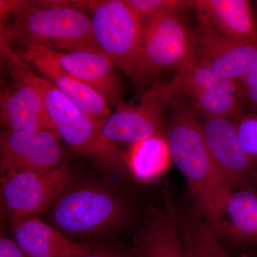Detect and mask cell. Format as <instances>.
Segmentation results:
<instances>
[{
  "label": "cell",
  "mask_w": 257,
  "mask_h": 257,
  "mask_svg": "<svg viewBox=\"0 0 257 257\" xmlns=\"http://www.w3.org/2000/svg\"><path fill=\"white\" fill-rule=\"evenodd\" d=\"M163 92L170 112L167 139L172 161L187 180L197 212L212 224L231 190L213 162L197 109L170 83H165Z\"/></svg>",
  "instance_id": "cell-1"
},
{
  "label": "cell",
  "mask_w": 257,
  "mask_h": 257,
  "mask_svg": "<svg viewBox=\"0 0 257 257\" xmlns=\"http://www.w3.org/2000/svg\"><path fill=\"white\" fill-rule=\"evenodd\" d=\"M84 1H0L1 40L57 52L101 51Z\"/></svg>",
  "instance_id": "cell-2"
},
{
  "label": "cell",
  "mask_w": 257,
  "mask_h": 257,
  "mask_svg": "<svg viewBox=\"0 0 257 257\" xmlns=\"http://www.w3.org/2000/svg\"><path fill=\"white\" fill-rule=\"evenodd\" d=\"M1 55L13 80L28 84L38 93L55 131L74 152L106 167H126V154L118 150L115 145L106 143L101 136L104 120L94 119L84 112L32 69L9 44L1 42Z\"/></svg>",
  "instance_id": "cell-3"
},
{
  "label": "cell",
  "mask_w": 257,
  "mask_h": 257,
  "mask_svg": "<svg viewBox=\"0 0 257 257\" xmlns=\"http://www.w3.org/2000/svg\"><path fill=\"white\" fill-rule=\"evenodd\" d=\"M47 211L52 226L66 236L83 238L119 231L130 216L118 193L94 184L67 187Z\"/></svg>",
  "instance_id": "cell-4"
},
{
  "label": "cell",
  "mask_w": 257,
  "mask_h": 257,
  "mask_svg": "<svg viewBox=\"0 0 257 257\" xmlns=\"http://www.w3.org/2000/svg\"><path fill=\"white\" fill-rule=\"evenodd\" d=\"M96 43L116 68L133 79L143 55L144 25L126 0L88 1Z\"/></svg>",
  "instance_id": "cell-5"
},
{
  "label": "cell",
  "mask_w": 257,
  "mask_h": 257,
  "mask_svg": "<svg viewBox=\"0 0 257 257\" xmlns=\"http://www.w3.org/2000/svg\"><path fill=\"white\" fill-rule=\"evenodd\" d=\"M143 23V60L134 82L139 84L152 82L162 71L177 72L196 60L192 30L184 23L179 13Z\"/></svg>",
  "instance_id": "cell-6"
},
{
  "label": "cell",
  "mask_w": 257,
  "mask_h": 257,
  "mask_svg": "<svg viewBox=\"0 0 257 257\" xmlns=\"http://www.w3.org/2000/svg\"><path fill=\"white\" fill-rule=\"evenodd\" d=\"M71 177L72 171L66 165L47 172L2 176V205L10 223L37 217L48 210L68 187Z\"/></svg>",
  "instance_id": "cell-7"
},
{
  "label": "cell",
  "mask_w": 257,
  "mask_h": 257,
  "mask_svg": "<svg viewBox=\"0 0 257 257\" xmlns=\"http://www.w3.org/2000/svg\"><path fill=\"white\" fill-rule=\"evenodd\" d=\"M170 84L199 114L226 118L244 114L238 81L221 77L197 60L177 71Z\"/></svg>",
  "instance_id": "cell-8"
},
{
  "label": "cell",
  "mask_w": 257,
  "mask_h": 257,
  "mask_svg": "<svg viewBox=\"0 0 257 257\" xmlns=\"http://www.w3.org/2000/svg\"><path fill=\"white\" fill-rule=\"evenodd\" d=\"M199 114L208 150L225 184L231 190L252 187L257 166L240 145L232 120Z\"/></svg>",
  "instance_id": "cell-9"
},
{
  "label": "cell",
  "mask_w": 257,
  "mask_h": 257,
  "mask_svg": "<svg viewBox=\"0 0 257 257\" xmlns=\"http://www.w3.org/2000/svg\"><path fill=\"white\" fill-rule=\"evenodd\" d=\"M167 101L161 83H154L144 94L140 104H125L103 121L101 136L106 143H139L152 137L167 136L164 111Z\"/></svg>",
  "instance_id": "cell-10"
},
{
  "label": "cell",
  "mask_w": 257,
  "mask_h": 257,
  "mask_svg": "<svg viewBox=\"0 0 257 257\" xmlns=\"http://www.w3.org/2000/svg\"><path fill=\"white\" fill-rule=\"evenodd\" d=\"M60 136L53 132L20 133L3 130L0 135V172H44L63 160Z\"/></svg>",
  "instance_id": "cell-11"
},
{
  "label": "cell",
  "mask_w": 257,
  "mask_h": 257,
  "mask_svg": "<svg viewBox=\"0 0 257 257\" xmlns=\"http://www.w3.org/2000/svg\"><path fill=\"white\" fill-rule=\"evenodd\" d=\"M35 46L66 72L95 89L109 106L117 109L126 104L121 76L112 61L102 51L62 52Z\"/></svg>",
  "instance_id": "cell-12"
},
{
  "label": "cell",
  "mask_w": 257,
  "mask_h": 257,
  "mask_svg": "<svg viewBox=\"0 0 257 257\" xmlns=\"http://www.w3.org/2000/svg\"><path fill=\"white\" fill-rule=\"evenodd\" d=\"M192 33L196 60L221 77L239 81L257 66V44L224 36L199 25Z\"/></svg>",
  "instance_id": "cell-13"
},
{
  "label": "cell",
  "mask_w": 257,
  "mask_h": 257,
  "mask_svg": "<svg viewBox=\"0 0 257 257\" xmlns=\"http://www.w3.org/2000/svg\"><path fill=\"white\" fill-rule=\"evenodd\" d=\"M8 43L32 69L68 96L86 114L99 120H104L111 114L109 104L99 92L66 72L35 45Z\"/></svg>",
  "instance_id": "cell-14"
},
{
  "label": "cell",
  "mask_w": 257,
  "mask_h": 257,
  "mask_svg": "<svg viewBox=\"0 0 257 257\" xmlns=\"http://www.w3.org/2000/svg\"><path fill=\"white\" fill-rule=\"evenodd\" d=\"M201 26L224 36L257 44L254 10L248 0H187Z\"/></svg>",
  "instance_id": "cell-15"
},
{
  "label": "cell",
  "mask_w": 257,
  "mask_h": 257,
  "mask_svg": "<svg viewBox=\"0 0 257 257\" xmlns=\"http://www.w3.org/2000/svg\"><path fill=\"white\" fill-rule=\"evenodd\" d=\"M0 120L3 130L57 133L38 93L28 84L17 81L2 86Z\"/></svg>",
  "instance_id": "cell-16"
},
{
  "label": "cell",
  "mask_w": 257,
  "mask_h": 257,
  "mask_svg": "<svg viewBox=\"0 0 257 257\" xmlns=\"http://www.w3.org/2000/svg\"><path fill=\"white\" fill-rule=\"evenodd\" d=\"M11 224L13 239L30 257H77L96 248L89 243L69 239L38 217Z\"/></svg>",
  "instance_id": "cell-17"
},
{
  "label": "cell",
  "mask_w": 257,
  "mask_h": 257,
  "mask_svg": "<svg viewBox=\"0 0 257 257\" xmlns=\"http://www.w3.org/2000/svg\"><path fill=\"white\" fill-rule=\"evenodd\" d=\"M209 226L217 236L257 243V189L248 187L231 190Z\"/></svg>",
  "instance_id": "cell-18"
},
{
  "label": "cell",
  "mask_w": 257,
  "mask_h": 257,
  "mask_svg": "<svg viewBox=\"0 0 257 257\" xmlns=\"http://www.w3.org/2000/svg\"><path fill=\"white\" fill-rule=\"evenodd\" d=\"M179 226L175 208L168 202L137 236L135 251L140 257H187Z\"/></svg>",
  "instance_id": "cell-19"
},
{
  "label": "cell",
  "mask_w": 257,
  "mask_h": 257,
  "mask_svg": "<svg viewBox=\"0 0 257 257\" xmlns=\"http://www.w3.org/2000/svg\"><path fill=\"white\" fill-rule=\"evenodd\" d=\"M172 157L167 136L152 137L133 144L126 154V167L138 180L152 182L170 167Z\"/></svg>",
  "instance_id": "cell-20"
},
{
  "label": "cell",
  "mask_w": 257,
  "mask_h": 257,
  "mask_svg": "<svg viewBox=\"0 0 257 257\" xmlns=\"http://www.w3.org/2000/svg\"><path fill=\"white\" fill-rule=\"evenodd\" d=\"M181 233L187 257H231L206 221L189 223Z\"/></svg>",
  "instance_id": "cell-21"
},
{
  "label": "cell",
  "mask_w": 257,
  "mask_h": 257,
  "mask_svg": "<svg viewBox=\"0 0 257 257\" xmlns=\"http://www.w3.org/2000/svg\"><path fill=\"white\" fill-rule=\"evenodd\" d=\"M143 22L171 13H180L187 8L183 0H126Z\"/></svg>",
  "instance_id": "cell-22"
},
{
  "label": "cell",
  "mask_w": 257,
  "mask_h": 257,
  "mask_svg": "<svg viewBox=\"0 0 257 257\" xmlns=\"http://www.w3.org/2000/svg\"><path fill=\"white\" fill-rule=\"evenodd\" d=\"M231 119L243 151L254 162L257 155V114H239Z\"/></svg>",
  "instance_id": "cell-23"
},
{
  "label": "cell",
  "mask_w": 257,
  "mask_h": 257,
  "mask_svg": "<svg viewBox=\"0 0 257 257\" xmlns=\"http://www.w3.org/2000/svg\"><path fill=\"white\" fill-rule=\"evenodd\" d=\"M239 82V95L244 114H257V66Z\"/></svg>",
  "instance_id": "cell-24"
},
{
  "label": "cell",
  "mask_w": 257,
  "mask_h": 257,
  "mask_svg": "<svg viewBox=\"0 0 257 257\" xmlns=\"http://www.w3.org/2000/svg\"><path fill=\"white\" fill-rule=\"evenodd\" d=\"M0 257H30L19 246L14 239L1 236Z\"/></svg>",
  "instance_id": "cell-25"
},
{
  "label": "cell",
  "mask_w": 257,
  "mask_h": 257,
  "mask_svg": "<svg viewBox=\"0 0 257 257\" xmlns=\"http://www.w3.org/2000/svg\"><path fill=\"white\" fill-rule=\"evenodd\" d=\"M133 252H126L113 246L96 248L91 252L77 257H130Z\"/></svg>",
  "instance_id": "cell-26"
},
{
  "label": "cell",
  "mask_w": 257,
  "mask_h": 257,
  "mask_svg": "<svg viewBox=\"0 0 257 257\" xmlns=\"http://www.w3.org/2000/svg\"><path fill=\"white\" fill-rule=\"evenodd\" d=\"M253 7L254 10L255 17H256V27H257V1L253 2Z\"/></svg>",
  "instance_id": "cell-27"
},
{
  "label": "cell",
  "mask_w": 257,
  "mask_h": 257,
  "mask_svg": "<svg viewBox=\"0 0 257 257\" xmlns=\"http://www.w3.org/2000/svg\"><path fill=\"white\" fill-rule=\"evenodd\" d=\"M130 257H140L139 256L138 253L136 252V251H134L133 254L131 255Z\"/></svg>",
  "instance_id": "cell-28"
},
{
  "label": "cell",
  "mask_w": 257,
  "mask_h": 257,
  "mask_svg": "<svg viewBox=\"0 0 257 257\" xmlns=\"http://www.w3.org/2000/svg\"><path fill=\"white\" fill-rule=\"evenodd\" d=\"M242 257H248V256H243Z\"/></svg>",
  "instance_id": "cell-29"
}]
</instances>
